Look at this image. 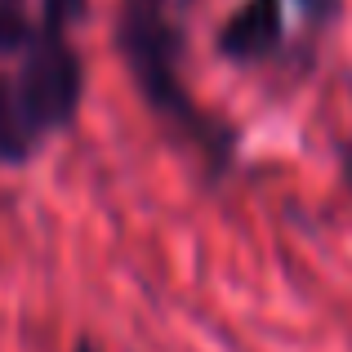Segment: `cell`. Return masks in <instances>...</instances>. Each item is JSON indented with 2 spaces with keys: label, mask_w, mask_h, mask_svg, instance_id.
Masks as SVG:
<instances>
[{
  "label": "cell",
  "mask_w": 352,
  "mask_h": 352,
  "mask_svg": "<svg viewBox=\"0 0 352 352\" xmlns=\"http://www.w3.org/2000/svg\"><path fill=\"white\" fill-rule=\"evenodd\" d=\"M183 45H188V27L174 14V0H120L116 5V50L143 103L161 120H170L188 143H197L210 170L223 174L236 156V129L228 120L210 116L188 94L179 76Z\"/></svg>",
  "instance_id": "1"
},
{
  "label": "cell",
  "mask_w": 352,
  "mask_h": 352,
  "mask_svg": "<svg viewBox=\"0 0 352 352\" xmlns=\"http://www.w3.org/2000/svg\"><path fill=\"white\" fill-rule=\"evenodd\" d=\"M85 94V63L63 27H41L0 63V165H23L50 134L76 120Z\"/></svg>",
  "instance_id": "2"
},
{
  "label": "cell",
  "mask_w": 352,
  "mask_h": 352,
  "mask_svg": "<svg viewBox=\"0 0 352 352\" xmlns=\"http://www.w3.org/2000/svg\"><path fill=\"white\" fill-rule=\"evenodd\" d=\"M285 36V5L281 0H241L232 14L223 18L214 36V50L228 63H258L281 50Z\"/></svg>",
  "instance_id": "3"
},
{
  "label": "cell",
  "mask_w": 352,
  "mask_h": 352,
  "mask_svg": "<svg viewBox=\"0 0 352 352\" xmlns=\"http://www.w3.org/2000/svg\"><path fill=\"white\" fill-rule=\"evenodd\" d=\"M41 27L36 0H0V63H9Z\"/></svg>",
  "instance_id": "4"
},
{
  "label": "cell",
  "mask_w": 352,
  "mask_h": 352,
  "mask_svg": "<svg viewBox=\"0 0 352 352\" xmlns=\"http://www.w3.org/2000/svg\"><path fill=\"white\" fill-rule=\"evenodd\" d=\"M36 14H41L50 27L72 32V27H76L80 18L89 14V0H36Z\"/></svg>",
  "instance_id": "5"
},
{
  "label": "cell",
  "mask_w": 352,
  "mask_h": 352,
  "mask_svg": "<svg viewBox=\"0 0 352 352\" xmlns=\"http://www.w3.org/2000/svg\"><path fill=\"white\" fill-rule=\"evenodd\" d=\"M294 5L308 23H335L339 18V0H294Z\"/></svg>",
  "instance_id": "6"
},
{
  "label": "cell",
  "mask_w": 352,
  "mask_h": 352,
  "mask_svg": "<svg viewBox=\"0 0 352 352\" xmlns=\"http://www.w3.org/2000/svg\"><path fill=\"white\" fill-rule=\"evenodd\" d=\"M72 352H94V344H89V339H76V348Z\"/></svg>",
  "instance_id": "7"
}]
</instances>
